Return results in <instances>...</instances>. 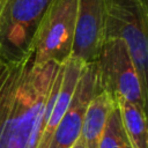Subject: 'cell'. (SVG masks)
Instances as JSON below:
<instances>
[{
    "label": "cell",
    "mask_w": 148,
    "mask_h": 148,
    "mask_svg": "<svg viewBox=\"0 0 148 148\" xmlns=\"http://www.w3.org/2000/svg\"><path fill=\"white\" fill-rule=\"evenodd\" d=\"M61 65L0 53V148H37L44 106Z\"/></svg>",
    "instance_id": "6da1fadb"
},
{
    "label": "cell",
    "mask_w": 148,
    "mask_h": 148,
    "mask_svg": "<svg viewBox=\"0 0 148 148\" xmlns=\"http://www.w3.org/2000/svg\"><path fill=\"white\" fill-rule=\"evenodd\" d=\"M104 39L125 42L147 90L148 65V0H103Z\"/></svg>",
    "instance_id": "7a4b0ae2"
},
{
    "label": "cell",
    "mask_w": 148,
    "mask_h": 148,
    "mask_svg": "<svg viewBox=\"0 0 148 148\" xmlns=\"http://www.w3.org/2000/svg\"><path fill=\"white\" fill-rule=\"evenodd\" d=\"M51 0H0V53L23 60L34 56L40 21Z\"/></svg>",
    "instance_id": "3957f363"
},
{
    "label": "cell",
    "mask_w": 148,
    "mask_h": 148,
    "mask_svg": "<svg viewBox=\"0 0 148 148\" xmlns=\"http://www.w3.org/2000/svg\"><path fill=\"white\" fill-rule=\"evenodd\" d=\"M99 89L112 98L123 97L146 110L143 88L127 45L120 38H105L96 57Z\"/></svg>",
    "instance_id": "277c9868"
},
{
    "label": "cell",
    "mask_w": 148,
    "mask_h": 148,
    "mask_svg": "<svg viewBox=\"0 0 148 148\" xmlns=\"http://www.w3.org/2000/svg\"><path fill=\"white\" fill-rule=\"evenodd\" d=\"M77 0H51L38 27L34 60L36 64H64L72 56Z\"/></svg>",
    "instance_id": "5b68a950"
},
{
    "label": "cell",
    "mask_w": 148,
    "mask_h": 148,
    "mask_svg": "<svg viewBox=\"0 0 148 148\" xmlns=\"http://www.w3.org/2000/svg\"><path fill=\"white\" fill-rule=\"evenodd\" d=\"M99 90L96 62L86 64L81 71L71 103L57 125L47 148L73 147L79 136L87 108Z\"/></svg>",
    "instance_id": "8992f818"
},
{
    "label": "cell",
    "mask_w": 148,
    "mask_h": 148,
    "mask_svg": "<svg viewBox=\"0 0 148 148\" xmlns=\"http://www.w3.org/2000/svg\"><path fill=\"white\" fill-rule=\"evenodd\" d=\"M104 40L103 0H77L73 58L89 64L96 60Z\"/></svg>",
    "instance_id": "52a82bcc"
},
{
    "label": "cell",
    "mask_w": 148,
    "mask_h": 148,
    "mask_svg": "<svg viewBox=\"0 0 148 148\" xmlns=\"http://www.w3.org/2000/svg\"><path fill=\"white\" fill-rule=\"evenodd\" d=\"M84 65H86L84 62H82L73 57H71L69 59H67L64 62V69H62L60 86L57 91L49 119L43 128L42 134H40V139L37 145V148H47L49 147L52 135L54 133V130L71 103V99L74 94L75 87L77 84L81 71Z\"/></svg>",
    "instance_id": "ba28073f"
},
{
    "label": "cell",
    "mask_w": 148,
    "mask_h": 148,
    "mask_svg": "<svg viewBox=\"0 0 148 148\" xmlns=\"http://www.w3.org/2000/svg\"><path fill=\"white\" fill-rule=\"evenodd\" d=\"M114 104V99L106 91L99 90L90 101L79 136L72 148H98L105 121Z\"/></svg>",
    "instance_id": "9c48e42d"
},
{
    "label": "cell",
    "mask_w": 148,
    "mask_h": 148,
    "mask_svg": "<svg viewBox=\"0 0 148 148\" xmlns=\"http://www.w3.org/2000/svg\"><path fill=\"white\" fill-rule=\"evenodd\" d=\"M132 148H148V127L146 110L123 97L113 98Z\"/></svg>",
    "instance_id": "30bf717a"
},
{
    "label": "cell",
    "mask_w": 148,
    "mask_h": 148,
    "mask_svg": "<svg viewBox=\"0 0 148 148\" xmlns=\"http://www.w3.org/2000/svg\"><path fill=\"white\" fill-rule=\"evenodd\" d=\"M98 148H132L116 102L108 114Z\"/></svg>",
    "instance_id": "8fae6325"
}]
</instances>
